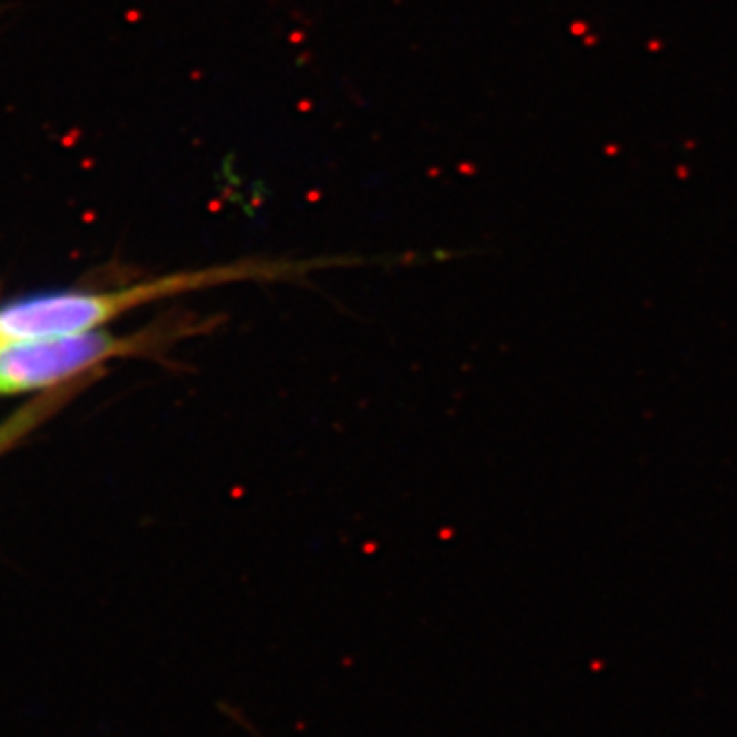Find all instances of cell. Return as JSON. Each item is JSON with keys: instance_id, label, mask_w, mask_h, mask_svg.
<instances>
[{"instance_id": "1", "label": "cell", "mask_w": 737, "mask_h": 737, "mask_svg": "<svg viewBox=\"0 0 737 737\" xmlns=\"http://www.w3.org/2000/svg\"><path fill=\"white\" fill-rule=\"evenodd\" d=\"M345 262L347 259H246L195 270H178L109 293H51L25 297L0 307V343L19 338L83 334L111 322L113 318L133 307L166 300L173 295L232 283L289 281Z\"/></svg>"}, {"instance_id": "2", "label": "cell", "mask_w": 737, "mask_h": 737, "mask_svg": "<svg viewBox=\"0 0 737 737\" xmlns=\"http://www.w3.org/2000/svg\"><path fill=\"white\" fill-rule=\"evenodd\" d=\"M216 318L178 322L130 338L109 332H83L70 336L19 338L0 343V393H19L51 385L88 367L123 354L150 352L152 348L216 330Z\"/></svg>"}]
</instances>
